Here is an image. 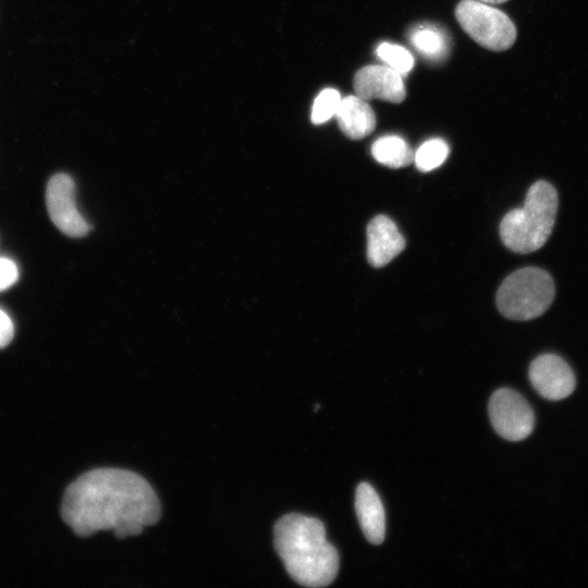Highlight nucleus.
Masks as SVG:
<instances>
[{
    "label": "nucleus",
    "mask_w": 588,
    "mask_h": 588,
    "mask_svg": "<svg viewBox=\"0 0 588 588\" xmlns=\"http://www.w3.org/2000/svg\"><path fill=\"white\" fill-rule=\"evenodd\" d=\"M61 515L77 536L112 530L122 539L156 524L161 505L154 488L140 475L121 468H96L66 488Z\"/></svg>",
    "instance_id": "nucleus-1"
},
{
    "label": "nucleus",
    "mask_w": 588,
    "mask_h": 588,
    "mask_svg": "<svg viewBox=\"0 0 588 588\" xmlns=\"http://www.w3.org/2000/svg\"><path fill=\"white\" fill-rule=\"evenodd\" d=\"M273 543L287 574L297 584L318 588L330 585L339 571L336 549L327 541L316 517L289 513L274 525Z\"/></svg>",
    "instance_id": "nucleus-2"
},
{
    "label": "nucleus",
    "mask_w": 588,
    "mask_h": 588,
    "mask_svg": "<svg viewBox=\"0 0 588 588\" xmlns=\"http://www.w3.org/2000/svg\"><path fill=\"white\" fill-rule=\"evenodd\" d=\"M559 197L547 181L534 183L522 208L509 211L500 223V236L504 245L518 254L541 248L552 233Z\"/></svg>",
    "instance_id": "nucleus-3"
},
{
    "label": "nucleus",
    "mask_w": 588,
    "mask_h": 588,
    "mask_svg": "<svg viewBox=\"0 0 588 588\" xmlns=\"http://www.w3.org/2000/svg\"><path fill=\"white\" fill-rule=\"evenodd\" d=\"M554 295V281L546 270L525 267L503 280L497 293V306L504 317L525 321L542 315Z\"/></svg>",
    "instance_id": "nucleus-4"
},
{
    "label": "nucleus",
    "mask_w": 588,
    "mask_h": 588,
    "mask_svg": "<svg viewBox=\"0 0 588 588\" xmlns=\"http://www.w3.org/2000/svg\"><path fill=\"white\" fill-rule=\"evenodd\" d=\"M455 17L464 32L483 48L504 51L516 39V27L501 10L478 0H462L455 8Z\"/></svg>",
    "instance_id": "nucleus-5"
},
{
    "label": "nucleus",
    "mask_w": 588,
    "mask_h": 588,
    "mask_svg": "<svg viewBox=\"0 0 588 588\" xmlns=\"http://www.w3.org/2000/svg\"><path fill=\"white\" fill-rule=\"evenodd\" d=\"M488 409L492 427L500 437L520 441L532 432L534 411L518 392L509 388L497 390L490 397Z\"/></svg>",
    "instance_id": "nucleus-6"
},
{
    "label": "nucleus",
    "mask_w": 588,
    "mask_h": 588,
    "mask_svg": "<svg viewBox=\"0 0 588 588\" xmlns=\"http://www.w3.org/2000/svg\"><path fill=\"white\" fill-rule=\"evenodd\" d=\"M46 204L52 223L65 235L81 237L89 225L76 208L75 184L65 173L53 175L46 188Z\"/></svg>",
    "instance_id": "nucleus-7"
},
{
    "label": "nucleus",
    "mask_w": 588,
    "mask_h": 588,
    "mask_svg": "<svg viewBox=\"0 0 588 588\" xmlns=\"http://www.w3.org/2000/svg\"><path fill=\"white\" fill-rule=\"evenodd\" d=\"M529 380L535 390L549 401H560L575 389V375L569 365L555 354H542L529 366Z\"/></svg>",
    "instance_id": "nucleus-8"
},
{
    "label": "nucleus",
    "mask_w": 588,
    "mask_h": 588,
    "mask_svg": "<svg viewBox=\"0 0 588 588\" xmlns=\"http://www.w3.org/2000/svg\"><path fill=\"white\" fill-rule=\"evenodd\" d=\"M355 95L368 101L380 99L401 103L406 97L402 74L388 65H367L358 70L353 78Z\"/></svg>",
    "instance_id": "nucleus-9"
},
{
    "label": "nucleus",
    "mask_w": 588,
    "mask_h": 588,
    "mask_svg": "<svg viewBox=\"0 0 588 588\" xmlns=\"http://www.w3.org/2000/svg\"><path fill=\"white\" fill-rule=\"evenodd\" d=\"M404 248L405 240L389 217L378 215L370 220L367 226V258L371 266H385Z\"/></svg>",
    "instance_id": "nucleus-10"
},
{
    "label": "nucleus",
    "mask_w": 588,
    "mask_h": 588,
    "mask_svg": "<svg viewBox=\"0 0 588 588\" xmlns=\"http://www.w3.org/2000/svg\"><path fill=\"white\" fill-rule=\"evenodd\" d=\"M355 510L366 539L372 544H380L385 534L384 510L378 493L367 482H362L356 489Z\"/></svg>",
    "instance_id": "nucleus-11"
},
{
    "label": "nucleus",
    "mask_w": 588,
    "mask_h": 588,
    "mask_svg": "<svg viewBox=\"0 0 588 588\" xmlns=\"http://www.w3.org/2000/svg\"><path fill=\"white\" fill-rule=\"evenodd\" d=\"M341 131L351 139H362L376 127V115L369 103L356 95L341 100L335 113Z\"/></svg>",
    "instance_id": "nucleus-12"
},
{
    "label": "nucleus",
    "mask_w": 588,
    "mask_h": 588,
    "mask_svg": "<svg viewBox=\"0 0 588 588\" xmlns=\"http://www.w3.org/2000/svg\"><path fill=\"white\" fill-rule=\"evenodd\" d=\"M373 158L381 164L399 169L414 161V152L400 136L387 135L378 138L371 147Z\"/></svg>",
    "instance_id": "nucleus-13"
},
{
    "label": "nucleus",
    "mask_w": 588,
    "mask_h": 588,
    "mask_svg": "<svg viewBox=\"0 0 588 588\" xmlns=\"http://www.w3.org/2000/svg\"><path fill=\"white\" fill-rule=\"evenodd\" d=\"M409 41L424 57L438 60L445 56L448 40L440 29L419 26L409 33Z\"/></svg>",
    "instance_id": "nucleus-14"
},
{
    "label": "nucleus",
    "mask_w": 588,
    "mask_h": 588,
    "mask_svg": "<svg viewBox=\"0 0 588 588\" xmlns=\"http://www.w3.org/2000/svg\"><path fill=\"white\" fill-rule=\"evenodd\" d=\"M449 155V146L441 138H431L414 152V161L416 167L428 172L440 167Z\"/></svg>",
    "instance_id": "nucleus-15"
},
{
    "label": "nucleus",
    "mask_w": 588,
    "mask_h": 588,
    "mask_svg": "<svg viewBox=\"0 0 588 588\" xmlns=\"http://www.w3.org/2000/svg\"><path fill=\"white\" fill-rule=\"evenodd\" d=\"M378 57L391 69L400 74L409 72L414 65V58L404 47L382 42L377 48Z\"/></svg>",
    "instance_id": "nucleus-16"
},
{
    "label": "nucleus",
    "mask_w": 588,
    "mask_h": 588,
    "mask_svg": "<svg viewBox=\"0 0 588 588\" xmlns=\"http://www.w3.org/2000/svg\"><path fill=\"white\" fill-rule=\"evenodd\" d=\"M341 95L336 89L326 88L315 99L311 110V121L321 124L335 115L341 103Z\"/></svg>",
    "instance_id": "nucleus-17"
},
{
    "label": "nucleus",
    "mask_w": 588,
    "mask_h": 588,
    "mask_svg": "<svg viewBox=\"0 0 588 588\" xmlns=\"http://www.w3.org/2000/svg\"><path fill=\"white\" fill-rule=\"evenodd\" d=\"M19 279L16 264L5 257H0V292L11 287Z\"/></svg>",
    "instance_id": "nucleus-18"
},
{
    "label": "nucleus",
    "mask_w": 588,
    "mask_h": 588,
    "mask_svg": "<svg viewBox=\"0 0 588 588\" xmlns=\"http://www.w3.org/2000/svg\"><path fill=\"white\" fill-rule=\"evenodd\" d=\"M14 334V326L9 315L0 309V348L7 346Z\"/></svg>",
    "instance_id": "nucleus-19"
},
{
    "label": "nucleus",
    "mask_w": 588,
    "mask_h": 588,
    "mask_svg": "<svg viewBox=\"0 0 588 588\" xmlns=\"http://www.w3.org/2000/svg\"><path fill=\"white\" fill-rule=\"evenodd\" d=\"M478 1H481V2H485V3H490V4H498V3H503L507 0H478Z\"/></svg>",
    "instance_id": "nucleus-20"
}]
</instances>
